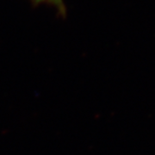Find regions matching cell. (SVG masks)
<instances>
[{"label":"cell","mask_w":155,"mask_h":155,"mask_svg":"<svg viewBox=\"0 0 155 155\" xmlns=\"http://www.w3.org/2000/svg\"><path fill=\"white\" fill-rule=\"evenodd\" d=\"M33 2L35 4H48L50 5H53L63 15L66 12V7L63 0H33Z\"/></svg>","instance_id":"6da1fadb"}]
</instances>
